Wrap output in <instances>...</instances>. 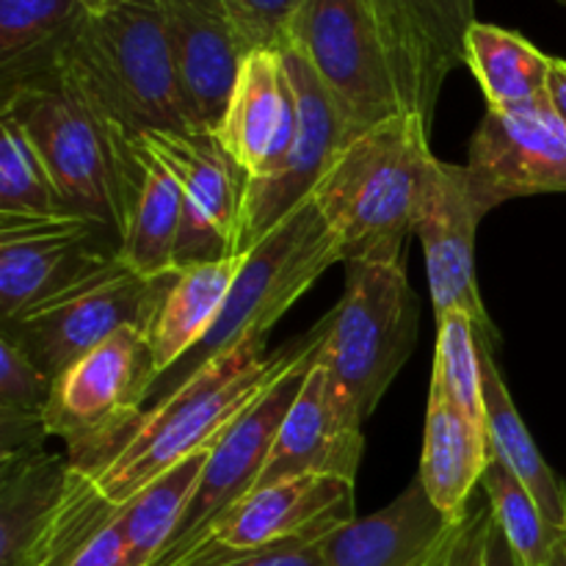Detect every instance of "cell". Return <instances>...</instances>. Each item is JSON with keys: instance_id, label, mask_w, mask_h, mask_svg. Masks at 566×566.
Listing matches in <instances>:
<instances>
[{"instance_id": "7402d4cb", "label": "cell", "mask_w": 566, "mask_h": 566, "mask_svg": "<svg viewBox=\"0 0 566 566\" xmlns=\"http://www.w3.org/2000/svg\"><path fill=\"white\" fill-rule=\"evenodd\" d=\"M72 464L33 451L0 459V566H36L70 492Z\"/></svg>"}, {"instance_id": "30bf717a", "label": "cell", "mask_w": 566, "mask_h": 566, "mask_svg": "<svg viewBox=\"0 0 566 566\" xmlns=\"http://www.w3.org/2000/svg\"><path fill=\"white\" fill-rule=\"evenodd\" d=\"M285 42L307 55L352 136L403 114L385 44L363 0H304Z\"/></svg>"}, {"instance_id": "5b68a950", "label": "cell", "mask_w": 566, "mask_h": 566, "mask_svg": "<svg viewBox=\"0 0 566 566\" xmlns=\"http://www.w3.org/2000/svg\"><path fill=\"white\" fill-rule=\"evenodd\" d=\"M335 263H340V247L310 193L243 254L216 324L188 357L155 379L149 401H164L202 365L238 343L249 337H269L271 326Z\"/></svg>"}, {"instance_id": "44dd1931", "label": "cell", "mask_w": 566, "mask_h": 566, "mask_svg": "<svg viewBox=\"0 0 566 566\" xmlns=\"http://www.w3.org/2000/svg\"><path fill=\"white\" fill-rule=\"evenodd\" d=\"M216 136L249 177L280 164L296 136V97L280 50H252L243 59Z\"/></svg>"}, {"instance_id": "ba28073f", "label": "cell", "mask_w": 566, "mask_h": 566, "mask_svg": "<svg viewBox=\"0 0 566 566\" xmlns=\"http://www.w3.org/2000/svg\"><path fill=\"white\" fill-rule=\"evenodd\" d=\"M175 276L177 271L142 276L119 258V263L86 285L17 318L0 321V337L14 343L48 379L55 381L125 326L147 332Z\"/></svg>"}, {"instance_id": "9c48e42d", "label": "cell", "mask_w": 566, "mask_h": 566, "mask_svg": "<svg viewBox=\"0 0 566 566\" xmlns=\"http://www.w3.org/2000/svg\"><path fill=\"white\" fill-rule=\"evenodd\" d=\"M321 337H324V321L313 326V332L307 335V346L293 359L291 368L216 442L169 545L155 558L153 566L180 564L230 509H235L243 497L252 495L265 468V459L271 453V446L276 440V431H280L287 409L296 401L298 390H302L310 370H313Z\"/></svg>"}, {"instance_id": "d6986e66", "label": "cell", "mask_w": 566, "mask_h": 566, "mask_svg": "<svg viewBox=\"0 0 566 566\" xmlns=\"http://www.w3.org/2000/svg\"><path fill=\"white\" fill-rule=\"evenodd\" d=\"M363 420L343 401L315 359L296 401L287 409L254 490L302 475H326L357 484L363 459Z\"/></svg>"}, {"instance_id": "8d00e7d4", "label": "cell", "mask_w": 566, "mask_h": 566, "mask_svg": "<svg viewBox=\"0 0 566 566\" xmlns=\"http://www.w3.org/2000/svg\"><path fill=\"white\" fill-rule=\"evenodd\" d=\"M324 539L326 536L291 542V545L274 547V551L269 553H258V556H249L243 558V562L227 566H326Z\"/></svg>"}, {"instance_id": "74e56055", "label": "cell", "mask_w": 566, "mask_h": 566, "mask_svg": "<svg viewBox=\"0 0 566 566\" xmlns=\"http://www.w3.org/2000/svg\"><path fill=\"white\" fill-rule=\"evenodd\" d=\"M547 97H551L553 108L566 127V59H553L551 77H547Z\"/></svg>"}, {"instance_id": "cb8c5ba5", "label": "cell", "mask_w": 566, "mask_h": 566, "mask_svg": "<svg viewBox=\"0 0 566 566\" xmlns=\"http://www.w3.org/2000/svg\"><path fill=\"white\" fill-rule=\"evenodd\" d=\"M479 340L481 354V392H484V418L486 437H490V453L501 459L514 475L525 484V490L539 503L542 514L556 531L566 534V484L562 475L545 462L536 448L534 437L525 429L517 407H514L509 387L497 368L495 348L484 337Z\"/></svg>"}, {"instance_id": "836d02e7", "label": "cell", "mask_w": 566, "mask_h": 566, "mask_svg": "<svg viewBox=\"0 0 566 566\" xmlns=\"http://www.w3.org/2000/svg\"><path fill=\"white\" fill-rule=\"evenodd\" d=\"M247 53L280 50L304 0H224Z\"/></svg>"}, {"instance_id": "8fae6325", "label": "cell", "mask_w": 566, "mask_h": 566, "mask_svg": "<svg viewBox=\"0 0 566 566\" xmlns=\"http://www.w3.org/2000/svg\"><path fill=\"white\" fill-rule=\"evenodd\" d=\"M122 258V235L83 216L0 219V321L53 302Z\"/></svg>"}, {"instance_id": "ab89813d", "label": "cell", "mask_w": 566, "mask_h": 566, "mask_svg": "<svg viewBox=\"0 0 566 566\" xmlns=\"http://www.w3.org/2000/svg\"><path fill=\"white\" fill-rule=\"evenodd\" d=\"M547 566H566V534L556 542V547H553V556Z\"/></svg>"}, {"instance_id": "f546056e", "label": "cell", "mask_w": 566, "mask_h": 566, "mask_svg": "<svg viewBox=\"0 0 566 566\" xmlns=\"http://www.w3.org/2000/svg\"><path fill=\"white\" fill-rule=\"evenodd\" d=\"M53 379L11 340L0 337V459L44 448Z\"/></svg>"}, {"instance_id": "277c9868", "label": "cell", "mask_w": 566, "mask_h": 566, "mask_svg": "<svg viewBox=\"0 0 566 566\" xmlns=\"http://www.w3.org/2000/svg\"><path fill=\"white\" fill-rule=\"evenodd\" d=\"M0 114L28 133L66 213L103 221L125 238L144 180L142 138L105 125L59 72L0 94Z\"/></svg>"}, {"instance_id": "484cf974", "label": "cell", "mask_w": 566, "mask_h": 566, "mask_svg": "<svg viewBox=\"0 0 566 566\" xmlns=\"http://www.w3.org/2000/svg\"><path fill=\"white\" fill-rule=\"evenodd\" d=\"M86 17L81 0H0V94L55 72Z\"/></svg>"}, {"instance_id": "b9f144b4", "label": "cell", "mask_w": 566, "mask_h": 566, "mask_svg": "<svg viewBox=\"0 0 566 566\" xmlns=\"http://www.w3.org/2000/svg\"><path fill=\"white\" fill-rule=\"evenodd\" d=\"M558 3H564V6H566V0H558Z\"/></svg>"}, {"instance_id": "603a6c76", "label": "cell", "mask_w": 566, "mask_h": 566, "mask_svg": "<svg viewBox=\"0 0 566 566\" xmlns=\"http://www.w3.org/2000/svg\"><path fill=\"white\" fill-rule=\"evenodd\" d=\"M490 462V437L442 392H429L420 484L448 517L464 520Z\"/></svg>"}, {"instance_id": "5bb4252c", "label": "cell", "mask_w": 566, "mask_h": 566, "mask_svg": "<svg viewBox=\"0 0 566 566\" xmlns=\"http://www.w3.org/2000/svg\"><path fill=\"white\" fill-rule=\"evenodd\" d=\"M464 175L481 219L509 199L566 191V127L551 97L486 108L470 138Z\"/></svg>"}, {"instance_id": "4dcf8cb0", "label": "cell", "mask_w": 566, "mask_h": 566, "mask_svg": "<svg viewBox=\"0 0 566 566\" xmlns=\"http://www.w3.org/2000/svg\"><path fill=\"white\" fill-rule=\"evenodd\" d=\"M481 486H484V495L495 514L497 528L512 545L520 566H547L553 547L564 534L547 523L539 503L525 490L523 481L490 453Z\"/></svg>"}, {"instance_id": "d4e9b609", "label": "cell", "mask_w": 566, "mask_h": 566, "mask_svg": "<svg viewBox=\"0 0 566 566\" xmlns=\"http://www.w3.org/2000/svg\"><path fill=\"white\" fill-rule=\"evenodd\" d=\"M241 258L213 260L177 269L175 282L149 324L147 340L153 348L158 376L175 368L193 352L219 318L230 287L235 282Z\"/></svg>"}, {"instance_id": "f35d334b", "label": "cell", "mask_w": 566, "mask_h": 566, "mask_svg": "<svg viewBox=\"0 0 566 566\" xmlns=\"http://www.w3.org/2000/svg\"><path fill=\"white\" fill-rule=\"evenodd\" d=\"M484 566H520L517 556H514L512 545L503 536V531L497 528V523L490 531V545H486V564Z\"/></svg>"}, {"instance_id": "ffe728a7", "label": "cell", "mask_w": 566, "mask_h": 566, "mask_svg": "<svg viewBox=\"0 0 566 566\" xmlns=\"http://www.w3.org/2000/svg\"><path fill=\"white\" fill-rule=\"evenodd\" d=\"M462 523L440 512L415 479L390 506L332 531L326 566H437Z\"/></svg>"}, {"instance_id": "1f68e13d", "label": "cell", "mask_w": 566, "mask_h": 566, "mask_svg": "<svg viewBox=\"0 0 566 566\" xmlns=\"http://www.w3.org/2000/svg\"><path fill=\"white\" fill-rule=\"evenodd\" d=\"M66 213L28 133L0 114V219H44Z\"/></svg>"}, {"instance_id": "d590c367", "label": "cell", "mask_w": 566, "mask_h": 566, "mask_svg": "<svg viewBox=\"0 0 566 566\" xmlns=\"http://www.w3.org/2000/svg\"><path fill=\"white\" fill-rule=\"evenodd\" d=\"M66 566H133L125 536H122L119 523H116V514Z\"/></svg>"}, {"instance_id": "2e32d148", "label": "cell", "mask_w": 566, "mask_h": 566, "mask_svg": "<svg viewBox=\"0 0 566 566\" xmlns=\"http://www.w3.org/2000/svg\"><path fill=\"white\" fill-rule=\"evenodd\" d=\"M396 77L403 114L431 127L448 75L464 64L475 0H363Z\"/></svg>"}, {"instance_id": "9a60e30c", "label": "cell", "mask_w": 566, "mask_h": 566, "mask_svg": "<svg viewBox=\"0 0 566 566\" xmlns=\"http://www.w3.org/2000/svg\"><path fill=\"white\" fill-rule=\"evenodd\" d=\"M142 142L171 171L186 202L177 269L235 258L249 175L216 133L153 130Z\"/></svg>"}, {"instance_id": "e0dca14e", "label": "cell", "mask_w": 566, "mask_h": 566, "mask_svg": "<svg viewBox=\"0 0 566 566\" xmlns=\"http://www.w3.org/2000/svg\"><path fill=\"white\" fill-rule=\"evenodd\" d=\"M481 216L470 199L464 166L448 164L434 155L420 193L415 235L420 238L429 271V291L434 315L462 310L473 321L475 337L492 346L501 343L495 324L486 313L475 280V230Z\"/></svg>"}, {"instance_id": "52a82bcc", "label": "cell", "mask_w": 566, "mask_h": 566, "mask_svg": "<svg viewBox=\"0 0 566 566\" xmlns=\"http://www.w3.org/2000/svg\"><path fill=\"white\" fill-rule=\"evenodd\" d=\"M158 379L147 332L125 326L53 381L48 431L70 448V464L94 473L130 431Z\"/></svg>"}, {"instance_id": "3957f363", "label": "cell", "mask_w": 566, "mask_h": 566, "mask_svg": "<svg viewBox=\"0 0 566 566\" xmlns=\"http://www.w3.org/2000/svg\"><path fill=\"white\" fill-rule=\"evenodd\" d=\"M55 72L105 125L125 136L191 130L155 0H119L88 14L61 50Z\"/></svg>"}, {"instance_id": "7a4b0ae2", "label": "cell", "mask_w": 566, "mask_h": 566, "mask_svg": "<svg viewBox=\"0 0 566 566\" xmlns=\"http://www.w3.org/2000/svg\"><path fill=\"white\" fill-rule=\"evenodd\" d=\"M426 122L398 114L354 136L315 186L340 263H403L434 153Z\"/></svg>"}, {"instance_id": "60d3db41", "label": "cell", "mask_w": 566, "mask_h": 566, "mask_svg": "<svg viewBox=\"0 0 566 566\" xmlns=\"http://www.w3.org/2000/svg\"><path fill=\"white\" fill-rule=\"evenodd\" d=\"M83 6H86L88 9V14H97V11H105V9H111V6L114 3H119V0H81Z\"/></svg>"}, {"instance_id": "4fadbf2b", "label": "cell", "mask_w": 566, "mask_h": 566, "mask_svg": "<svg viewBox=\"0 0 566 566\" xmlns=\"http://www.w3.org/2000/svg\"><path fill=\"white\" fill-rule=\"evenodd\" d=\"M354 517V484L302 475L254 490L177 566H227L302 539L329 536Z\"/></svg>"}, {"instance_id": "ac0fdd59", "label": "cell", "mask_w": 566, "mask_h": 566, "mask_svg": "<svg viewBox=\"0 0 566 566\" xmlns=\"http://www.w3.org/2000/svg\"><path fill=\"white\" fill-rule=\"evenodd\" d=\"M191 130L216 133L230 105L247 48L224 0H155Z\"/></svg>"}, {"instance_id": "4316f807", "label": "cell", "mask_w": 566, "mask_h": 566, "mask_svg": "<svg viewBox=\"0 0 566 566\" xmlns=\"http://www.w3.org/2000/svg\"><path fill=\"white\" fill-rule=\"evenodd\" d=\"M464 64L479 81L486 108L509 111L547 97L553 55L509 28L475 20L464 39Z\"/></svg>"}, {"instance_id": "6da1fadb", "label": "cell", "mask_w": 566, "mask_h": 566, "mask_svg": "<svg viewBox=\"0 0 566 566\" xmlns=\"http://www.w3.org/2000/svg\"><path fill=\"white\" fill-rule=\"evenodd\" d=\"M265 340L269 337L238 343L202 365L164 401L144 409L114 453L94 473H86L94 490L119 509L182 459L213 448L307 346L304 335L265 354Z\"/></svg>"}, {"instance_id": "e575fe53", "label": "cell", "mask_w": 566, "mask_h": 566, "mask_svg": "<svg viewBox=\"0 0 566 566\" xmlns=\"http://www.w3.org/2000/svg\"><path fill=\"white\" fill-rule=\"evenodd\" d=\"M492 525H495V514H492L490 501L484 497L479 503H470L468 517L459 525L457 536L437 566H484Z\"/></svg>"}, {"instance_id": "8992f818", "label": "cell", "mask_w": 566, "mask_h": 566, "mask_svg": "<svg viewBox=\"0 0 566 566\" xmlns=\"http://www.w3.org/2000/svg\"><path fill=\"white\" fill-rule=\"evenodd\" d=\"M418 340V298L403 263H348L346 291L324 318L318 365L368 420Z\"/></svg>"}, {"instance_id": "f1b7e54d", "label": "cell", "mask_w": 566, "mask_h": 566, "mask_svg": "<svg viewBox=\"0 0 566 566\" xmlns=\"http://www.w3.org/2000/svg\"><path fill=\"white\" fill-rule=\"evenodd\" d=\"M210 451H199L193 457L182 459L171 470L138 490L127 503L116 509V523H119L122 536H125L127 553H130L133 566H153L155 558L164 553L191 501L197 481L202 475L205 462Z\"/></svg>"}, {"instance_id": "83f0119b", "label": "cell", "mask_w": 566, "mask_h": 566, "mask_svg": "<svg viewBox=\"0 0 566 566\" xmlns=\"http://www.w3.org/2000/svg\"><path fill=\"white\" fill-rule=\"evenodd\" d=\"M144 147V180L133 202L127 232L122 238V263L142 276H164L177 271L186 202L171 171Z\"/></svg>"}, {"instance_id": "7c38bea8", "label": "cell", "mask_w": 566, "mask_h": 566, "mask_svg": "<svg viewBox=\"0 0 566 566\" xmlns=\"http://www.w3.org/2000/svg\"><path fill=\"white\" fill-rule=\"evenodd\" d=\"M280 55L296 97V136L274 169L263 177H249L238 221L235 258H243L265 232L274 230L315 191L337 153L354 138L346 116L326 92L307 55L293 42L282 44Z\"/></svg>"}, {"instance_id": "d6a6232c", "label": "cell", "mask_w": 566, "mask_h": 566, "mask_svg": "<svg viewBox=\"0 0 566 566\" xmlns=\"http://www.w3.org/2000/svg\"><path fill=\"white\" fill-rule=\"evenodd\" d=\"M431 390L442 392L475 426L486 431L479 340H475L473 321L462 310H453V313L437 318V354Z\"/></svg>"}]
</instances>
